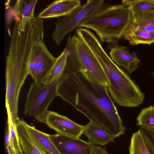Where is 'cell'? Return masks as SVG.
I'll list each match as a JSON object with an SVG mask.
<instances>
[{
	"label": "cell",
	"mask_w": 154,
	"mask_h": 154,
	"mask_svg": "<svg viewBox=\"0 0 154 154\" xmlns=\"http://www.w3.org/2000/svg\"><path fill=\"white\" fill-rule=\"evenodd\" d=\"M57 92V96L115 138L125 133V128L106 87L72 70L62 75Z\"/></svg>",
	"instance_id": "6da1fadb"
},
{
	"label": "cell",
	"mask_w": 154,
	"mask_h": 154,
	"mask_svg": "<svg viewBox=\"0 0 154 154\" xmlns=\"http://www.w3.org/2000/svg\"><path fill=\"white\" fill-rule=\"evenodd\" d=\"M8 53L6 57L5 106L7 113L16 124L18 117V101L21 89L29 75L28 65L35 45L43 40L44 34L35 27L27 24L20 29L14 26Z\"/></svg>",
	"instance_id": "7a4b0ae2"
},
{
	"label": "cell",
	"mask_w": 154,
	"mask_h": 154,
	"mask_svg": "<svg viewBox=\"0 0 154 154\" xmlns=\"http://www.w3.org/2000/svg\"><path fill=\"white\" fill-rule=\"evenodd\" d=\"M85 43L104 71L108 82L107 88L112 100L125 107H137L141 104L144 94L124 69L109 57L96 35L89 37Z\"/></svg>",
	"instance_id": "3957f363"
},
{
	"label": "cell",
	"mask_w": 154,
	"mask_h": 154,
	"mask_svg": "<svg viewBox=\"0 0 154 154\" xmlns=\"http://www.w3.org/2000/svg\"><path fill=\"white\" fill-rule=\"evenodd\" d=\"M133 15L129 8L123 4L103 7L83 21L79 28L94 31L100 41L108 44L109 49L118 45L132 22Z\"/></svg>",
	"instance_id": "277c9868"
},
{
	"label": "cell",
	"mask_w": 154,
	"mask_h": 154,
	"mask_svg": "<svg viewBox=\"0 0 154 154\" xmlns=\"http://www.w3.org/2000/svg\"><path fill=\"white\" fill-rule=\"evenodd\" d=\"M65 48L69 51L64 72L74 70L82 72L91 82L106 87L107 79L99 62L88 46L75 33L68 37Z\"/></svg>",
	"instance_id": "5b68a950"
},
{
	"label": "cell",
	"mask_w": 154,
	"mask_h": 154,
	"mask_svg": "<svg viewBox=\"0 0 154 154\" xmlns=\"http://www.w3.org/2000/svg\"><path fill=\"white\" fill-rule=\"evenodd\" d=\"M60 80L61 77L48 84L32 83L26 97L24 115L43 123L49 105L57 96V88Z\"/></svg>",
	"instance_id": "8992f818"
},
{
	"label": "cell",
	"mask_w": 154,
	"mask_h": 154,
	"mask_svg": "<svg viewBox=\"0 0 154 154\" xmlns=\"http://www.w3.org/2000/svg\"><path fill=\"white\" fill-rule=\"evenodd\" d=\"M103 0H89L62 18H58L52 35L54 42L59 45L65 36L79 27L85 20L103 7Z\"/></svg>",
	"instance_id": "52a82bcc"
},
{
	"label": "cell",
	"mask_w": 154,
	"mask_h": 154,
	"mask_svg": "<svg viewBox=\"0 0 154 154\" xmlns=\"http://www.w3.org/2000/svg\"><path fill=\"white\" fill-rule=\"evenodd\" d=\"M57 59L50 52L44 41L36 44L31 53L28 65V72L37 84L43 82Z\"/></svg>",
	"instance_id": "ba28073f"
},
{
	"label": "cell",
	"mask_w": 154,
	"mask_h": 154,
	"mask_svg": "<svg viewBox=\"0 0 154 154\" xmlns=\"http://www.w3.org/2000/svg\"><path fill=\"white\" fill-rule=\"evenodd\" d=\"M43 123L56 133L76 138H79L85 128L66 116L51 111L48 112Z\"/></svg>",
	"instance_id": "9c48e42d"
},
{
	"label": "cell",
	"mask_w": 154,
	"mask_h": 154,
	"mask_svg": "<svg viewBox=\"0 0 154 154\" xmlns=\"http://www.w3.org/2000/svg\"><path fill=\"white\" fill-rule=\"evenodd\" d=\"M50 135L60 154H91L93 145L79 138L57 133Z\"/></svg>",
	"instance_id": "30bf717a"
},
{
	"label": "cell",
	"mask_w": 154,
	"mask_h": 154,
	"mask_svg": "<svg viewBox=\"0 0 154 154\" xmlns=\"http://www.w3.org/2000/svg\"><path fill=\"white\" fill-rule=\"evenodd\" d=\"M109 50L112 60L118 66L123 67L129 73L131 74L138 68L140 60L135 52L131 54L127 47L119 44Z\"/></svg>",
	"instance_id": "8fae6325"
},
{
	"label": "cell",
	"mask_w": 154,
	"mask_h": 154,
	"mask_svg": "<svg viewBox=\"0 0 154 154\" xmlns=\"http://www.w3.org/2000/svg\"><path fill=\"white\" fill-rule=\"evenodd\" d=\"M81 5L79 0L54 1L40 13L38 17L42 19L64 17Z\"/></svg>",
	"instance_id": "7c38bea8"
},
{
	"label": "cell",
	"mask_w": 154,
	"mask_h": 154,
	"mask_svg": "<svg viewBox=\"0 0 154 154\" xmlns=\"http://www.w3.org/2000/svg\"><path fill=\"white\" fill-rule=\"evenodd\" d=\"M27 130L34 143L45 154H60L50 134L41 131L26 122Z\"/></svg>",
	"instance_id": "4fadbf2b"
},
{
	"label": "cell",
	"mask_w": 154,
	"mask_h": 154,
	"mask_svg": "<svg viewBox=\"0 0 154 154\" xmlns=\"http://www.w3.org/2000/svg\"><path fill=\"white\" fill-rule=\"evenodd\" d=\"M38 0H17L12 7L16 22L19 21L20 28L23 30L28 19L34 16V11Z\"/></svg>",
	"instance_id": "5bb4252c"
},
{
	"label": "cell",
	"mask_w": 154,
	"mask_h": 154,
	"mask_svg": "<svg viewBox=\"0 0 154 154\" xmlns=\"http://www.w3.org/2000/svg\"><path fill=\"white\" fill-rule=\"evenodd\" d=\"M82 134L85 135L88 142L92 145L105 146L114 142L115 138L101 128L90 122L85 126Z\"/></svg>",
	"instance_id": "9a60e30c"
},
{
	"label": "cell",
	"mask_w": 154,
	"mask_h": 154,
	"mask_svg": "<svg viewBox=\"0 0 154 154\" xmlns=\"http://www.w3.org/2000/svg\"><path fill=\"white\" fill-rule=\"evenodd\" d=\"M26 123L19 119L16 124L22 154H45L34 143L27 130Z\"/></svg>",
	"instance_id": "2e32d148"
},
{
	"label": "cell",
	"mask_w": 154,
	"mask_h": 154,
	"mask_svg": "<svg viewBox=\"0 0 154 154\" xmlns=\"http://www.w3.org/2000/svg\"><path fill=\"white\" fill-rule=\"evenodd\" d=\"M123 37L131 45L140 44L151 45L154 43V33L146 32L137 27L132 22Z\"/></svg>",
	"instance_id": "e0dca14e"
},
{
	"label": "cell",
	"mask_w": 154,
	"mask_h": 154,
	"mask_svg": "<svg viewBox=\"0 0 154 154\" xmlns=\"http://www.w3.org/2000/svg\"><path fill=\"white\" fill-rule=\"evenodd\" d=\"M69 51L65 47L43 82V83L48 84L59 79L62 75L66 66Z\"/></svg>",
	"instance_id": "ac0fdd59"
},
{
	"label": "cell",
	"mask_w": 154,
	"mask_h": 154,
	"mask_svg": "<svg viewBox=\"0 0 154 154\" xmlns=\"http://www.w3.org/2000/svg\"><path fill=\"white\" fill-rule=\"evenodd\" d=\"M132 23L137 28L154 33V11L132 14Z\"/></svg>",
	"instance_id": "d6986e66"
},
{
	"label": "cell",
	"mask_w": 154,
	"mask_h": 154,
	"mask_svg": "<svg viewBox=\"0 0 154 154\" xmlns=\"http://www.w3.org/2000/svg\"><path fill=\"white\" fill-rule=\"evenodd\" d=\"M122 4L127 6L132 14L154 11V0H123Z\"/></svg>",
	"instance_id": "ffe728a7"
},
{
	"label": "cell",
	"mask_w": 154,
	"mask_h": 154,
	"mask_svg": "<svg viewBox=\"0 0 154 154\" xmlns=\"http://www.w3.org/2000/svg\"><path fill=\"white\" fill-rule=\"evenodd\" d=\"M8 115V130L9 132L10 144L13 154H22L21 146L16 128L10 115Z\"/></svg>",
	"instance_id": "44dd1931"
},
{
	"label": "cell",
	"mask_w": 154,
	"mask_h": 154,
	"mask_svg": "<svg viewBox=\"0 0 154 154\" xmlns=\"http://www.w3.org/2000/svg\"><path fill=\"white\" fill-rule=\"evenodd\" d=\"M137 125L154 129V106H150L142 109L137 119Z\"/></svg>",
	"instance_id": "7402d4cb"
},
{
	"label": "cell",
	"mask_w": 154,
	"mask_h": 154,
	"mask_svg": "<svg viewBox=\"0 0 154 154\" xmlns=\"http://www.w3.org/2000/svg\"><path fill=\"white\" fill-rule=\"evenodd\" d=\"M129 149L130 154H149L139 130L132 135Z\"/></svg>",
	"instance_id": "603a6c76"
},
{
	"label": "cell",
	"mask_w": 154,
	"mask_h": 154,
	"mask_svg": "<svg viewBox=\"0 0 154 154\" xmlns=\"http://www.w3.org/2000/svg\"><path fill=\"white\" fill-rule=\"evenodd\" d=\"M149 154H154V129L140 126L139 129Z\"/></svg>",
	"instance_id": "cb8c5ba5"
},
{
	"label": "cell",
	"mask_w": 154,
	"mask_h": 154,
	"mask_svg": "<svg viewBox=\"0 0 154 154\" xmlns=\"http://www.w3.org/2000/svg\"><path fill=\"white\" fill-rule=\"evenodd\" d=\"M10 0H8L5 3V18L8 33L9 35L11 36V32L10 27L12 20L14 19V15L12 7L10 5Z\"/></svg>",
	"instance_id": "d4e9b609"
},
{
	"label": "cell",
	"mask_w": 154,
	"mask_h": 154,
	"mask_svg": "<svg viewBox=\"0 0 154 154\" xmlns=\"http://www.w3.org/2000/svg\"><path fill=\"white\" fill-rule=\"evenodd\" d=\"M5 144L8 154H13L10 146L9 133L8 129L5 135Z\"/></svg>",
	"instance_id": "484cf974"
},
{
	"label": "cell",
	"mask_w": 154,
	"mask_h": 154,
	"mask_svg": "<svg viewBox=\"0 0 154 154\" xmlns=\"http://www.w3.org/2000/svg\"><path fill=\"white\" fill-rule=\"evenodd\" d=\"M91 154H109L106 151L101 147L93 145Z\"/></svg>",
	"instance_id": "4316f807"
},
{
	"label": "cell",
	"mask_w": 154,
	"mask_h": 154,
	"mask_svg": "<svg viewBox=\"0 0 154 154\" xmlns=\"http://www.w3.org/2000/svg\"><path fill=\"white\" fill-rule=\"evenodd\" d=\"M152 74L153 76L154 77V71L152 72Z\"/></svg>",
	"instance_id": "83f0119b"
}]
</instances>
